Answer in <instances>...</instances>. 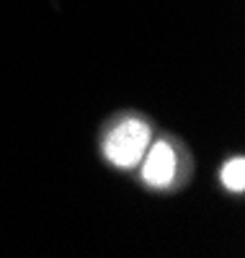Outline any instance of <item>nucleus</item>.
<instances>
[{"label": "nucleus", "mask_w": 245, "mask_h": 258, "mask_svg": "<svg viewBox=\"0 0 245 258\" xmlns=\"http://www.w3.org/2000/svg\"><path fill=\"white\" fill-rule=\"evenodd\" d=\"M147 147H150V126L140 119H127L108 135L103 153L116 168H135L137 163H142Z\"/></svg>", "instance_id": "nucleus-1"}, {"label": "nucleus", "mask_w": 245, "mask_h": 258, "mask_svg": "<svg viewBox=\"0 0 245 258\" xmlns=\"http://www.w3.org/2000/svg\"><path fill=\"white\" fill-rule=\"evenodd\" d=\"M145 165H142V178L155 186V188H163L168 183H173L175 178V170H178V160L173 147L165 142H155L150 147V153H145Z\"/></svg>", "instance_id": "nucleus-2"}, {"label": "nucleus", "mask_w": 245, "mask_h": 258, "mask_svg": "<svg viewBox=\"0 0 245 258\" xmlns=\"http://www.w3.org/2000/svg\"><path fill=\"white\" fill-rule=\"evenodd\" d=\"M222 183L237 194L245 188V160L242 158H232L230 163H225V168H222Z\"/></svg>", "instance_id": "nucleus-3"}]
</instances>
